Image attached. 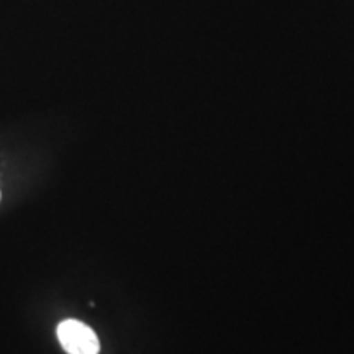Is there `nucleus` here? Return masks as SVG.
Segmentation results:
<instances>
[{"instance_id": "nucleus-1", "label": "nucleus", "mask_w": 354, "mask_h": 354, "mask_svg": "<svg viewBox=\"0 0 354 354\" xmlns=\"http://www.w3.org/2000/svg\"><path fill=\"white\" fill-rule=\"evenodd\" d=\"M57 339L68 354H99L100 342L95 331L79 320H64L57 326Z\"/></svg>"}, {"instance_id": "nucleus-2", "label": "nucleus", "mask_w": 354, "mask_h": 354, "mask_svg": "<svg viewBox=\"0 0 354 354\" xmlns=\"http://www.w3.org/2000/svg\"><path fill=\"white\" fill-rule=\"evenodd\" d=\"M0 197H2V194H0Z\"/></svg>"}]
</instances>
